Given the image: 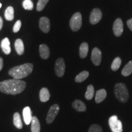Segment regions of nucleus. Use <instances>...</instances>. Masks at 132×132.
<instances>
[{
    "instance_id": "nucleus-1",
    "label": "nucleus",
    "mask_w": 132,
    "mask_h": 132,
    "mask_svg": "<svg viewBox=\"0 0 132 132\" xmlns=\"http://www.w3.org/2000/svg\"><path fill=\"white\" fill-rule=\"evenodd\" d=\"M26 83L24 81L12 79L0 82V91L6 94L16 95L25 89Z\"/></svg>"
},
{
    "instance_id": "nucleus-2",
    "label": "nucleus",
    "mask_w": 132,
    "mask_h": 132,
    "mask_svg": "<svg viewBox=\"0 0 132 132\" xmlns=\"http://www.w3.org/2000/svg\"><path fill=\"white\" fill-rule=\"evenodd\" d=\"M33 67V64L31 63H26L15 66L10 69L9 74L14 79L20 80L28 77L32 72Z\"/></svg>"
},
{
    "instance_id": "nucleus-3",
    "label": "nucleus",
    "mask_w": 132,
    "mask_h": 132,
    "mask_svg": "<svg viewBox=\"0 0 132 132\" xmlns=\"http://www.w3.org/2000/svg\"><path fill=\"white\" fill-rule=\"evenodd\" d=\"M115 96L119 101L122 103H125L128 101L129 93L127 87L123 83H118L115 85L114 89Z\"/></svg>"
},
{
    "instance_id": "nucleus-4",
    "label": "nucleus",
    "mask_w": 132,
    "mask_h": 132,
    "mask_svg": "<svg viewBox=\"0 0 132 132\" xmlns=\"http://www.w3.org/2000/svg\"><path fill=\"white\" fill-rule=\"evenodd\" d=\"M69 25L73 31L80 30L82 26V16L80 12L75 13L72 15L69 22Z\"/></svg>"
},
{
    "instance_id": "nucleus-5",
    "label": "nucleus",
    "mask_w": 132,
    "mask_h": 132,
    "mask_svg": "<svg viewBox=\"0 0 132 132\" xmlns=\"http://www.w3.org/2000/svg\"><path fill=\"white\" fill-rule=\"evenodd\" d=\"M108 123L112 132H122V123L117 116H112L109 119Z\"/></svg>"
},
{
    "instance_id": "nucleus-6",
    "label": "nucleus",
    "mask_w": 132,
    "mask_h": 132,
    "mask_svg": "<svg viewBox=\"0 0 132 132\" xmlns=\"http://www.w3.org/2000/svg\"><path fill=\"white\" fill-rule=\"evenodd\" d=\"M59 110H60V108L57 104H54L50 108L47 116V118H46L47 123L50 124L54 121V119L59 113Z\"/></svg>"
},
{
    "instance_id": "nucleus-7",
    "label": "nucleus",
    "mask_w": 132,
    "mask_h": 132,
    "mask_svg": "<svg viewBox=\"0 0 132 132\" xmlns=\"http://www.w3.org/2000/svg\"><path fill=\"white\" fill-rule=\"evenodd\" d=\"M65 69V64L64 60L61 57H59L56 61L54 65V71L56 75L58 77H63Z\"/></svg>"
},
{
    "instance_id": "nucleus-8",
    "label": "nucleus",
    "mask_w": 132,
    "mask_h": 132,
    "mask_svg": "<svg viewBox=\"0 0 132 132\" xmlns=\"http://www.w3.org/2000/svg\"><path fill=\"white\" fill-rule=\"evenodd\" d=\"M102 18V11L98 8H95L92 11L89 16V21L90 24H95L101 20Z\"/></svg>"
},
{
    "instance_id": "nucleus-9",
    "label": "nucleus",
    "mask_w": 132,
    "mask_h": 132,
    "mask_svg": "<svg viewBox=\"0 0 132 132\" xmlns=\"http://www.w3.org/2000/svg\"><path fill=\"white\" fill-rule=\"evenodd\" d=\"M114 34L117 37H119L122 34L123 31V21L120 19H117L114 21L113 26Z\"/></svg>"
},
{
    "instance_id": "nucleus-10",
    "label": "nucleus",
    "mask_w": 132,
    "mask_h": 132,
    "mask_svg": "<svg viewBox=\"0 0 132 132\" xmlns=\"http://www.w3.org/2000/svg\"><path fill=\"white\" fill-rule=\"evenodd\" d=\"M91 61L95 65H99L102 61V53L98 48H94L92 51Z\"/></svg>"
},
{
    "instance_id": "nucleus-11",
    "label": "nucleus",
    "mask_w": 132,
    "mask_h": 132,
    "mask_svg": "<svg viewBox=\"0 0 132 132\" xmlns=\"http://www.w3.org/2000/svg\"><path fill=\"white\" fill-rule=\"evenodd\" d=\"M39 28L44 33H48L50 30V21L45 16L41 17L39 20Z\"/></svg>"
},
{
    "instance_id": "nucleus-12",
    "label": "nucleus",
    "mask_w": 132,
    "mask_h": 132,
    "mask_svg": "<svg viewBox=\"0 0 132 132\" xmlns=\"http://www.w3.org/2000/svg\"><path fill=\"white\" fill-rule=\"evenodd\" d=\"M1 48L3 53L6 54H9L11 52V43L7 37L3 39L1 42Z\"/></svg>"
},
{
    "instance_id": "nucleus-13",
    "label": "nucleus",
    "mask_w": 132,
    "mask_h": 132,
    "mask_svg": "<svg viewBox=\"0 0 132 132\" xmlns=\"http://www.w3.org/2000/svg\"><path fill=\"white\" fill-rule=\"evenodd\" d=\"M23 116L24 122L26 125H29L31 123L32 120V111H31L30 107L26 106L23 110Z\"/></svg>"
},
{
    "instance_id": "nucleus-14",
    "label": "nucleus",
    "mask_w": 132,
    "mask_h": 132,
    "mask_svg": "<svg viewBox=\"0 0 132 132\" xmlns=\"http://www.w3.org/2000/svg\"><path fill=\"white\" fill-rule=\"evenodd\" d=\"M39 53L43 59H47L50 56V49L46 44H41L39 46Z\"/></svg>"
},
{
    "instance_id": "nucleus-15",
    "label": "nucleus",
    "mask_w": 132,
    "mask_h": 132,
    "mask_svg": "<svg viewBox=\"0 0 132 132\" xmlns=\"http://www.w3.org/2000/svg\"><path fill=\"white\" fill-rule=\"evenodd\" d=\"M72 106L78 112H84L86 110V106L85 103L80 100H75L72 103Z\"/></svg>"
},
{
    "instance_id": "nucleus-16",
    "label": "nucleus",
    "mask_w": 132,
    "mask_h": 132,
    "mask_svg": "<svg viewBox=\"0 0 132 132\" xmlns=\"http://www.w3.org/2000/svg\"><path fill=\"white\" fill-rule=\"evenodd\" d=\"M50 97V94L48 89L46 87H42L39 93V98L40 101L42 102H47L48 100H49Z\"/></svg>"
},
{
    "instance_id": "nucleus-17",
    "label": "nucleus",
    "mask_w": 132,
    "mask_h": 132,
    "mask_svg": "<svg viewBox=\"0 0 132 132\" xmlns=\"http://www.w3.org/2000/svg\"><path fill=\"white\" fill-rule=\"evenodd\" d=\"M15 48L16 53L19 55H22L24 52V47L23 40L20 39H17L15 42Z\"/></svg>"
},
{
    "instance_id": "nucleus-18",
    "label": "nucleus",
    "mask_w": 132,
    "mask_h": 132,
    "mask_svg": "<svg viewBox=\"0 0 132 132\" xmlns=\"http://www.w3.org/2000/svg\"><path fill=\"white\" fill-rule=\"evenodd\" d=\"M106 97V91L104 89H101L97 91L95 94V102L97 103H100L103 102Z\"/></svg>"
},
{
    "instance_id": "nucleus-19",
    "label": "nucleus",
    "mask_w": 132,
    "mask_h": 132,
    "mask_svg": "<svg viewBox=\"0 0 132 132\" xmlns=\"http://www.w3.org/2000/svg\"><path fill=\"white\" fill-rule=\"evenodd\" d=\"M31 131L32 132H40V124L39 120L36 116H32L31 120Z\"/></svg>"
},
{
    "instance_id": "nucleus-20",
    "label": "nucleus",
    "mask_w": 132,
    "mask_h": 132,
    "mask_svg": "<svg viewBox=\"0 0 132 132\" xmlns=\"http://www.w3.org/2000/svg\"><path fill=\"white\" fill-rule=\"evenodd\" d=\"M89 51V46L88 44L86 42H83L81 44L79 50V53H80V56L81 58H85L87 56V53Z\"/></svg>"
},
{
    "instance_id": "nucleus-21",
    "label": "nucleus",
    "mask_w": 132,
    "mask_h": 132,
    "mask_svg": "<svg viewBox=\"0 0 132 132\" xmlns=\"http://www.w3.org/2000/svg\"><path fill=\"white\" fill-rule=\"evenodd\" d=\"M13 122H14V124L15 127L17 128L18 129H21L23 128V123L21 119L20 114L17 112L14 113Z\"/></svg>"
},
{
    "instance_id": "nucleus-22",
    "label": "nucleus",
    "mask_w": 132,
    "mask_h": 132,
    "mask_svg": "<svg viewBox=\"0 0 132 132\" xmlns=\"http://www.w3.org/2000/svg\"><path fill=\"white\" fill-rule=\"evenodd\" d=\"M4 16L8 21H12L14 18V9L12 6H9L6 9L4 13Z\"/></svg>"
},
{
    "instance_id": "nucleus-23",
    "label": "nucleus",
    "mask_w": 132,
    "mask_h": 132,
    "mask_svg": "<svg viewBox=\"0 0 132 132\" xmlns=\"http://www.w3.org/2000/svg\"><path fill=\"white\" fill-rule=\"evenodd\" d=\"M89 75V73L87 71H82L75 77V81L77 82H81L84 81L87 78Z\"/></svg>"
},
{
    "instance_id": "nucleus-24",
    "label": "nucleus",
    "mask_w": 132,
    "mask_h": 132,
    "mask_svg": "<svg viewBox=\"0 0 132 132\" xmlns=\"http://www.w3.org/2000/svg\"><path fill=\"white\" fill-rule=\"evenodd\" d=\"M132 73V61H130L125 65L122 70V74L124 77H127Z\"/></svg>"
},
{
    "instance_id": "nucleus-25",
    "label": "nucleus",
    "mask_w": 132,
    "mask_h": 132,
    "mask_svg": "<svg viewBox=\"0 0 132 132\" xmlns=\"http://www.w3.org/2000/svg\"><path fill=\"white\" fill-rule=\"evenodd\" d=\"M94 95V87L92 85H89L85 93V98L87 100H91L93 98Z\"/></svg>"
},
{
    "instance_id": "nucleus-26",
    "label": "nucleus",
    "mask_w": 132,
    "mask_h": 132,
    "mask_svg": "<svg viewBox=\"0 0 132 132\" xmlns=\"http://www.w3.org/2000/svg\"><path fill=\"white\" fill-rule=\"evenodd\" d=\"M122 61L121 59L119 57H117L114 59V61L112 62L111 68L113 71H116L119 69L120 65H121Z\"/></svg>"
},
{
    "instance_id": "nucleus-27",
    "label": "nucleus",
    "mask_w": 132,
    "mask_h": 132,
    "mask_svg": "<svg viewBox=\"0 0 132 132\" xmlns=\"http://www.w3.org/2000/svg\"><path fill=\"white\" fill-rule=\"evenodd\" d=\"M48 1L49 0H39L37 4V7H36L37 11H39V12L42 11L45 8V6L47 5Z\"/></svg>"
},
{
    "instance_id": "nucleus-28",
    "label": "nucleus",
    "mask_w": 132,
    "mask_h": 132,
    "mask_svg": "<svg viewBox=\"0 0 132 132\" xmlns=\"http://www.w3.org/2000/svg\"><path fill=\"white\" fill-rule=\"evenodd\" d=\"M23 7L24 9L31 11L34 7V4L31 0H24L23 2Z\"/></svg>"
},
{
    "instance_id": "nucleus-29",
    "label": "nucleus",
    "mask_w": 132,
    "mask_h": 132,
    "mask_svg": "<svg viewBox=\"0 0 132 132\" xmlns=\"http://www.w3.org/2000/svg\"><path fill=\"white\" fill-rule=\"evenodd\" d=\"M88 132H103V130L99 125L93 124L89 128Z\"/></svg>"
},
{
    "instance_id": "nucleus-30",
    "label": "nucleus",
    "mask_w": 132,
    "mask_h": 132,
    "mask_svg": "<svg viewBox=\"0 0 132 132\" xmlns=\"http://www.w3.org/2000/svg\"><path fill=\"white\" fill-rule=\"evenodd\" d=\"M21 26V22L20 20H17L16 21V23H15L14 28H13V31L14 32H19Z\"/></svg>"
},
{
    "instance_id": "nucleus-31",
    "label": "nucleus",
    "mask_w": 132,
    "mask_h": 132,
    "mask_svg": "<svg viewBox=\"0 0 132 132\" xmlns=\"http://www.w3.org/2000/svg\"><path fill=\"white\" fill-rule=\"evenodd\" d=\"M127 24L128 28H129L131 31H132V18L127 21Z\"/></svg>"
},
{
    "instance_id": "nucleus-32",
    "label": "nucleus",
    "mask_w": 132,
    "mask_h": 132,
    "mask_svg": "<svg viewBox=\"0 0 132 132\" xmlns=\"http://www.w3.org/2000/svg\"><path fill=\"white\" fill-rule=\"evenodd\" d=\"M3 67V59L0 57V71L2 70Z\"/></svg>"
},
{
    "instance_id": "nucleus-33",
    "label": "nucleus",
    "mask_w": 132,
    "mask_h": 132,
    "mask_svg": "<svg viewBox=\"0 0 132 132\" xmlns=\"http://www.w3.org/2000/svg\"><path fill=\"white\" fill-rule=\"evenodd\" d=\"M3 26V20L2 18L0 16V31H1V29H2Z\"/></svg>"
},
{
    "instance_id": "nucleus-34",
    "label": "nucleus",
    "mask_w": 132,
    "mask_h": 132,
    "mask_svg": "<svg viewBox=\"0 0 132 132\" xmlns=\"http://www.w3.org/2000/svg\"><path fill=\"white\" fill-rule=\"evenodd\" d=\"M1 6H2V4H1V3H0V8L1 7Z\"/></svg>"
},
{
    "instance_id": "nucleus-35",
    "label": "nucleus",
    "mask_w": 132,
    "mask_h": 132,
    "mask_svg": "<svg viewBox=\"0 0 132 132\" xmlns=\"http://www.w3.org/2000/svg\"><path fill=\"white\" fill-rule=\"evenodd\" d=\"M131 132H132V131H131Z\"/></svg>"
}]
</instances>
